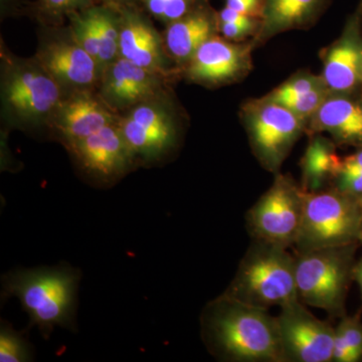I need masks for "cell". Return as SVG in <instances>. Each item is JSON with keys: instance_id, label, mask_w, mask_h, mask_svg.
<instances>
[{"instance_id": "6da1fadb", "label": "cell", "mask_w": 362, "mask_h": 362, "mask_svg": "<svg viewBox=\"0 0 362 362\" xmlns=\"http://www.w3.org/2000/svg\"><path fill=\"white\" fill-rule=\"evenodd\" d=\"M209 351L228 362H285L277 317L269 310L221 294L209 302L201 318Z\"/></svg>"}, {"instance_id": "7a4b0ae2", "label": "cell", "mask_w": 362, "mask_h": 362, "mask_svg": "<svg viewBox=\"0 0 362 362\" xmlns=\"http://www.w3.org/2000/svg\"><path fill=\"white\" fill-rule=\"evenodd\" d=\"M223 294L266 310L298 301L296 258L287 247L254 240Z\"/></svg>"}, {"instance_id": "3957f363", "label": "cell", "mask_w": 362, "mask_h": 362, "mask_svg": "<svg viewBox=\"0 0 362 362\" xmlns=\"http://www.w3.org/2000/svg\"><path fill=\"white\" fill-rule=\"evenodd\" d=\"M78 279L69 268L14 272L4 279V294L20 300L45 337L56 326H73Z\"/></svg>"}, {"instance_id": "277c9868", "label": "cell", "mask_w": 362, "mask_h": 362, "mask_svg": "<svg viewBox=\"0 0 362 362\" xmlns=\"http://www.w3.org/2000/svg\"><path fill=\"white\" fill-rule=\"evenodd\" d=\"M1 103L7 120L18 127L49 124L64 88L37 59L2 58Z\"/></svg>"}, {"instance_id": "5b68a950", "label": "cell", "mask_w": 362, "mask_h": 362, "mask_svg": "<svg viewBox=\"0 0 362 362\" xmlns=\"http://www.w3.org/2000/svg\"><path fill=\"white\" fill-rule=\"evenodd\" d=\"M362 226L356 197L337 188L306 192L303 216L298 233L297 252L356 244Z\"/></svg>"}, {"instance_id": "8992f818", "label": "cell", "mask_w": 362, "mask_h": 362, "mask_svg": "<svg viewBox=\"0 0 362 362\" xmlns=\"http://www.w3.org/2000/svg\"><path fill=\"white\" fill-rule=\"evenodd\" d=\"M354 246L297 252V291L302 303L331 316H344L345 299L354 274Z\"/></svg>"}, {"instance_id": "52a82bcc", "label": "cell", "mask_w": 362, "mask_h": 362, "mask_svg": "<svg viewBox=\"0 0 362 362\" xmlns=\"http://www.w3.org/2000/svg\"><path fill=\"white\" fill-rule=\"evenodd\" d=\"M240 118L252 153L262 168L275 175L280 173L300 136L306 132V123L289 109L265 97L243 105Z\"/></svg>"}, {"instance_id": "ba28073f", "label": "cell", "mask_w": 362, "mask_h": 362, "mask_svg": "<svg viewBox=\"0 0 362 362\" xmlns=\"http://www.w3.org/2000/svg\"><path fill=\"white\" fill-rule=\"evenodd\" d=\"M306 192L291 176L278 173L273 185L247 216L252 239L283 247L294 246L303 216Z\"/></svg>"}, {"instance_id": "9c48e42d", "label": "cell", "mask_w": 362, "mask_h": 362, "mask_svg": "<svg viewBox=\"0 0 362 362\" xmlns=\"http://www.w3.org/2000/svg\"><path fill=\"white\" fill-rule=\"evenodd\" d=\"M118 125L136 159H160L178 141L177 121L161 97L133 107L118 119Z\"/></svg>"}, {"instance_id": "30bf717a", "label": "cell", "mask_w": 362, "mask_h": 362, "mask_svg": "<svg viewBox=\"0 0 362 362\" xmlns=\"http://www.w3.org/2000/svg\"><path fill=\"white\" fill-rule=\"evenodd\" d=\"M305 306L298 300L281 307L277 316L285 362L333 361L335 328Z\"/></svg>"}, {"instance_id": "8fae6325", "label": "cell", "mask_w": 362, "mask_h": 362, "mask_svg": "<svg viewBox=\"0 0 362 362\" xmlns=\"http://www.w3.org/2000/svg\"><path fill=\"white\" fill-rule=\"evenodd\" d=\"M254 49L250 40L232 42L218 35H214L183 66L185 77L207 87L239 82L252 71Z\"/></svg>"}, {"instance_id": "7c38bea8", "label": "cell", "mask_w": 362, "mask_h": 362, "mask_svg": "<svg viewBox=\"0 0 362 362\" xmlns=\"http://www.w3.org/2000/svg\"><path fill=\"white\" fill-rule=\"evenodd\" d=\"M68 150L88 175L104 182L125 175L136 160L118 121L74 143Z\"/></svg>"}, {"instance_id": "4fadbf2b", "label": "cell", "mask_w": 362, "mask_h": 362, "mask_svg": "<svg viewBox=\"0 0 362 362\" xmlns=\"http://www.w3.org/2000/svg\"><path fill=\"white\" fill-rule=\"evenodd\" d=\"M164 76L118 58L106 66L100 78V95L111 110L131 109L161 97Z\"/></svg>"}, {"instance_id": "5bb4252c", "label": "cell", "mask_w": 362, "mask_h": 362, "mask_svg": "<svg viewBox=\"0 0 362 362\" xmlns=\"http://www.w3.org/2000/svg\"><path fill=\"white\" fill-rule=\"evenodd\" d=\"M321 59V77L330 92L349 95L362 84V2Z\"/></svg>"}, {"instance_id": "9a60e30c", "label": "cell", "mask_w": 362, "mask_h": 362, "mask_svg": "<svg viewBox=\"0 0 362 362\" xmlns=\"http://www.w3.org/2000/svg\"><path fill=\"white\" fill-rule=\"evenodd\" d=\"M35 59L64 90H89L99 83L102 68L70 35L68 39L47 40Z\"/></svg>"}, {"instance_id": "2e32d148", "label": "cell", "mask_w": 362, "mask_h": 362, "mask_svg": "<svg viewBox=\"0 0 362 362\" xmlns=\"http://www.w3.org/2000/svg\"><path fill=\"white\" fill-rule=\"evenodd\" d=\"M118 119L101 98L84 90L64 98L49 119V125L68 148L74 143L116 123Z\"/></svg>"}, {"instance_id": "e0dca14e", "label": "cell", "mask_w": 362, "mask_h": 362, "mask_svg": "<svg viewBox=\"0 0 362 362\" xmlns=\"http://www.w3.org/2000/svg\"><path fill=\"white\" fill-rule=\"evenodd\" d=\"M120 16L119 58L135 65L168 75L169 68L164 45L156 28L137 6L116 7Z\"/></svg>"}, {"instance_id": "ac0fdd59", "label": "cell", "mask_w": 362, "mask_h": 362, "mask_svg": "<svg viewBox=\"0 0 362 362\" xmlns=\"http://www.w3.org/2000/svg\"><path fill=\"white\" fill-rule=\"evenodd\" d=\"M332 0H264L259 32L252 47H261L269 40L290 30H307L316 25Z\"/></svg>"}, {"instance_id": "d6986e66", "label": "cell", "mask_w": 362, "mask_h": 362, "mask_svg": "<svg viewBox=\"0 0 362 362\" xmlns=\"http://www.w3.org/2000/svg\"><path fill=\"white\" fill-rule=\"evenodd\" d=\"M218 35V13L201 0L187 16L168 25L164 45L171 59L185 66L206 40Z\"/></svg>"}, {"instance_id": "ffe728a7", "label": "cell", "mask_w": 362, "mask_h": 362, "mask_svg": "<svg viewBox=\"0 0 362 362\" xmlns=\"http://www.w3.org/2000/svg\"><path fill=\"white\" fill-rule=\"evenodd\" d=\"M329 133L337 144L362 143V106L349 95L331 92L307 122L309 136Z\"/></svg>"}, {"instance_id": "44dd1931", "label": "cell", "mask_w": 362, "mask_h": 362, "mask_svg": "<svg viewBox=\"0 0 362 362\" xmlns=\"http://www.w3.org/2000/svg\"><path fill=\"white\" fill-rule=\"evenodd\" d=\"M308 146L302 157L301 187L306 192L324 189L334 180L342 165V158L337 152V143L320 134L309 136Z\"/></svg>"}, {"instance_id": "7402d4cb", "label": "cell", "mask_w": 362, "mask_h": 362, "mask_svg": "<svg viewBox=\"0 0 362 362\" xmlns=\"http://www.w3.org/2000/svg\"><path fill=\"white\" fill-rule=\"evenodd\" d=\"M99 40V64L102 71L119 58L120 16L115 6L102 4L86 7Z\"/></svg>"}, {"instance_id": "603a6c76", "label": "cell", "mask_w": 362, "mask_h": 362, "mask_svg": "<svg viewBox=\"0 0 362 362\" xmlns=\"http://www.w3.org/2000/svg\"><path fill=\"white\" fill-rule=\"evenodd\" d=\"M324 87H326V85L321 75L302 71L293 76L289 80L286 81L284 84L279 86L264 97L271 101L278 102L286 98L300 96Z\"/></svg>"}, {"instance_id": "cb8c5ba5", "label": "cell", "mask_w": 362, "mask_h": 362, "mask_svg": "<svg viewBox=\"0 0 362 362\" xmlns=\"http://www.w3.org/2000/svg\"><path fill=\"white\" fill-rule=\"evenodd\" d=\"M199 1L201 0H142L146 11L166 25L187 16Z\"/></svg>"}, {"instance_id": "d4e9b609", "label": "cell", "mask_w": 362, "mask_h": 362, "mask_svg": "<svg viewBox=\"0 0 362 362\" xmlns=\"http://www.w3.org/2000/svg\"><path fill=\"white\" fill-rule=\"evenodd\" d=\"M330 93L327 87H324L300 96L286 98L276 103L289 109L295 115L301 118L307 125V122L316 113L324 100L329 96Z\"/></svg>"}, {"instance_id": "484cf974", "label": "cell", "mask_w": 362, "mask_h": 362, "mask_svg": "<svg viewBox=\"0 0 362 362\" xmlns=\"http://www.w3.org/2000/svg\"><path fill=\"white\" fill-rule=\"evenodd\" d=\"M30 349L20 334L2 326L0 332V361L23 362L30 361Z\"/></svg>"}, {"instance_id": "4316f807", "label": "cell", "mask_w": 362, "mask_h": 362, "mask_svg": "<svg viewBox=\"0 0 362 362\" xmlns=\"http://www.w3.org/2000/svg\"><path fill=\"white\" fill-rule=\"evenodd\" d=\"M93 0H40V13L52 20H59L74 11L92 6Z\"/></svg>"}, {"instance_id": "83f0119b", "label": "cell", "mask_w": 362, "mask_h": 362, "mask_svg": "<svg viewBox=\"0 0 362 362\" xmlns=\"http://www.w3.org/2000/svg\"><path fill=\"white\" fill-rule=\"evenodd\" d=\"M337 329L342 333L350 351L354 356V362L358 361L362 357V323L359 316H343L338 324Z\"/></svg>"}, {"instance_id": "f1b7e54d", "label": "cell", "mask_w": 362, "mask_h": 362, "mask_svg": "<svg viewBox=\"0 0 362 362\" xmlns=\"http://www.w3.org/2000/svg\"><path fill=\"white\" fill-rule=\"evenodd\" d=\"M261 20L252 21L251 23H218V33L223 37L232 42H246L247 39L255 37L259 32Z\"/></svg>"}, {"instance_id": "f546056e", "label": "cell", "mask_w": 362, "mask_h": 362, "mask_svg": "<svg viewBox=\"0 0 362 362\" xmlns=\"http://www.w3.org/2000/svg\"><path fill=\"white\" fill-rule=\"evenodd\" d=\"M333 181L334 187L343 194L354 197L362 195V173L340 170Z\"/></svg>"}, {"instance_id": "4dcf8cb0", "label": "cell", "mask_w": 362, "mask_h": 362, "mask_svg": "<svg viewBox=\"0 0 362 362\" xmlns=\"http://www.w3.org/2000/svg\"><path fill=\"white\" fill-rule=\"evenodd\" d=\"M264 0H226V6L247 16L261 18Z\"/></svg>"}, {"instance_id": "1f68e13d", "label": "cell", "mask_w": 362, "mask_h": 362, "mask_svg": "<svg viewBox=\"0 0 362 362\" xmlns=\"http://www.w3.org/2000/svg\"><path fill=\"white\" fill-rule=\"evenodd\" d=\"M333 361L354 362V356L346 340L337 328H335L334 341H333Z\"/></svg>"}, {"instance_id": "d6a6232c", "label": "cell", "mask_w": 362, "mask_h": 362, "mask_svg": "<svg viewBox=\"0 0 362 362\" xmlns=\"http://www.w3.org/2000/svg\"><path fill=\"white\" fill-rule=\"evenodd\" d=\"M340 170L362 173V150L342 158V165Z\"/></svg>"}, {"instance_id": "836d02e7", "label": "cell", "mask_w": 362, "mask_h": 362, "mask_svg": "<svg viewBox=\"0 0 362 362\" xmlns=\"http://www.w3.org/2000/svg\"><path fill=\"white\" fill-rule=\"evenodd\" d=\"M99 1L103 2L104 4H108V6L121 7L137 6V4L142 2V0H99Z\"/></svg>"}, {"instance_id": "e575fe53", "label": "cell", "mask_w": 362, "mask_h": 362, "mask_svg": "<svg viewBox=\"0 0 362 362\" xmlns=\"http://www.w3.org/2000/svg\"><path fill=\"white\" fill-rule=\"evenodd\" d=\"M20 4V0H0V8L2 16L16 11V7Z\"/></svg>"}, {"instance_id": "d590c367", "label": "cell", "mask_w": 362, "mask_h": 362, "mask_svg": "<svg viewBox=\"0 0 362 362\" xmlns=\"http://www.w3.org/2000/svg\"><path fill=\"white\" fill-rule=\"evenodd\" d=\"M352 278L358 283L359 287H361V296H362V259L361 261L359 262L357 265L354 266V274H352Z\"/></svg>"}, {"instance_id": "8d00e7d4", "label": "cell", "mask_w": 362, "mask_h": 362, "mask_svg": "<svg viewBox=\"0 0 362 362\" xmlns=\"http://www.w3.org/2000/svg\"><path fill=\"white\" fill-rule=\"evenodd\" d=\"M357 204H358L359 207L362 211V195H359V197H356Z\"/></svg>"}, {"instance_id": "74e56055", "label": "cell", "mask_w": 362, "mask_h": 362, "mask_svg": "<svg viewBox=\"0 0 362 362\" xmlns=\"http://www.w3.org/2000/svg\"><path fill=\"white\" fill-rule=\"evenodd\" d=\"M358 240H361V242L362 243V226H361V233H359Z\"/></svg>"}]
</instances>
